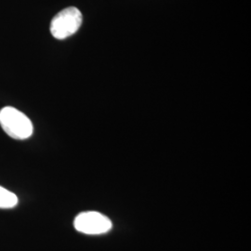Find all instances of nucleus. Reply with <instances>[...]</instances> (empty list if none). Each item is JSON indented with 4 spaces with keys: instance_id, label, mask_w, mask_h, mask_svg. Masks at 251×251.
<instances>
[{
    "instance_id": "obj_1",
    "label": "nucleus",
    "mask_w": 251,
    "mask_h": 251,
    "mask_svg": "<svg viewBox=\"0 0 251 251\" xmlns=\"http://www.w3.org/2000/svg\"><path fill=\"white\" fill-rule=\"evenodd\" d=\"M0 125L9 137L25 140L33 134V124L28 117L16 108L7 106L0 110Z\"/></svg>"
},
{
    "instance_id": "obj_2",
    "label": "nucleus",
    "mask_w": 251,
    "mask_h": 251,
    "mask_svg": "<svg viewBox=\"0 0 251 251\" xmlns=\"http://www.w3.org/2000/svg\"><path fill=\"white\" fill-rule=\"evenodd\" d=\"M82 19L80 10L75 7L63 9L51 20L50 33L57 39H65L77 32Z\"/></svg>"
},
{
    "instance_id": "obj_3",
    "label": "nucleus",
    "mask_w": 251,
    "mask_h": 251,
    "mask_svg": "<svg viewBox=\"0 0 251 251\" xmlns=\"http://www.w3.org/2000/svg\"><path fill=\"white\" fill-rule=\"evenodd\" d=\"M75 230L86 234L107 233L112 228V222L106 216L96 211L83 212L76 216L74 222Z\"/></svg>"
},
{
    "instance_id": "obj_4",
    "label": "nucleus",
    "mask_w": 251,
    "mask_h": 251,
    "mask_svg": "<svg viewBox=\"0 0 251 251\" xmlns=\"http://www.w3.org/2000/svg\"><path fill=\"white\" fill-rule=\"evenodd\" d=\"M17 196L9 190L0 186V208H12L17 206Z\"/></svg>"
}]
</instances>
